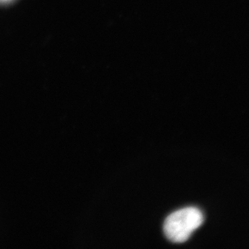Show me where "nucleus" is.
<instances>
[{"label":"nucleus","mask_w":249,"mask_h":249,"mask_svg":"<svg viewBox=\"0 0 249 249\" xmlns=\"http://www.w3.org/2000/svg\"><path fill=\"white\" fill-rule=\"evenodd\" d=\"M203 222L204 215L200 210L195 207L185 208L166 218L163 230L168 240L175 243H182L190 238Z\"/></svg>","instance_id":"obj_1"},{"label":"nucleus","mask_w":249,"mask_h":249,"mask_svg":"<svg viewBox=\"0 0 249 249\" xmlns=\"http://www.w3.org/2000/svg\"><path fill=\"white\" fill-rule=\"evenodd\" d=\"M11 0H0V2L1 3H6L9 2V1H11Z\"/></svg>","instance_id":"obj_2"}]
</instances>
